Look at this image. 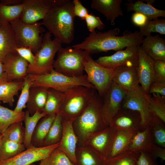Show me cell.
<instances>
[{
  "instance_id": "cell-1",
  "label": "cell",
  "mask_w": 165,
  "mask_h": 165,
  "mask_svg": "<svg viewBox=\"0 0 165 165\" xmlns=\"http://www.w3.org/2000/svg\"><path fill=\"white\" fill-rule=\"evenodd\" d=\"M120 29L116 28L104 32L90 33L82 42L72 46V48L85 51L89 54L119 51L133 45L140 46L144 38L139 31H126L118 36Z\"/></svg>"
},
{
  "instance_id": "cell-2",
  "label": "cell",
  "mask_w": 165,
  "mask_h": 165,
  "mask_svg": "<svg viewBox=\"0 0 165 165\" xmlns=\"http://www.w3.org/2000/svg\"><path fill=\"white\" fill-rule=\"evenodd\" d=\"M73 9L71 0H52L50 9L42 20V25L62 43L70 44L74 38Z\"/></svg>"
},
{
  "instance_id": "cell-3",
  "label": "cell",
  "mask_w": 165,
  "mask_h": 165,
  "mask_svg": "<svg viewBox=\"0 0 165 165\" xmlns=\"http://www.w3.org/2000/svg\"><path fill=\"white\" fill-rule=\"evenodd\" d=\"M102 99L94 90L86 108L73 121V127L78 140L77 146L84 145L91 135L108 127L102 113Z\"/></svg>"
},
{
  "instance_id": "cell-4",
  "label": "cell",
  "mask_w": 165,
  "mask_h": 165,
  "mask_svg": "<svg viewBox=\"0 0 165 165\" xmlns=\"http://www.w3.org/2000/svg\"><path fill=\"white\" fill-rule=\"evenodd\" d=\"M27 76L31 80V87L42 86L54 89L64 93L78 86L95 89L88 82L86 75L78 77H69L59 73L53 69L46 74L41 75L28 74Z\"/></svg>"
},
{
  "instance_id": "cell-5",
  "label": "cell",
  "mask_w": 165,
  "mask_h": 165,
  "mask_svg": "<svg viewBox=\"0 0 165 165\" xmlns=\"http://www.w3.org/2000/svg\"><path fill=\"white\" fill-rule=\"evenodd\" d=\"M94 90L78 86L64 92V99L58 113L63 119L73 122L86 108Z\"/></svg>"
},
{
  "instance_id": "cell-6",
  "label": "cell",
  "mask_w": 165,
  "mask_h": 165,
  "mask_svg": "<svg viewBox=\"0 0 165 165\" xmlns=\"http://www.w3.org/2000/svg\"><path fill=\"white\" fill-rule=\"evenodd\" d=\"M48 31L43 36L40 48L35 55L34 62L28 65V74L41 75L50 72L53 68L54 58L62 47V43L54 38Z\"/></svg>"
},
{
  "instance_id": "cell-7",
  "label": "cell",
  "mask_w": 165,
  "mask_h": 165,
  "mask_svg": "<svg viewBox=\"0 0 165 165\" xmlns=\"http://www.w3.org/2000/svg\"><path fill=\"white\" fill-rule=\"evenodd\" d=\"M57 53V57L53 64L55 71L69 77L83 75V61L89 53L84 50L72 47H62Z\"/></svg>"
},
{
  "instance_id": "cell-8",
  "label": "cell",
  "mask_w": 165,
  "mask_h": 165,
  "mask_svg": "<svg viewBox=\"0 0 165 165\" xmlns=\"http://www.w3.org/2000/svg\"><path fill=\"white\" fill-rule=\"evenodd\" d=\"M14 32L17 47L31 49L35 54L40 48L45 31L42 22L33 24L23 22L19 18L9 23Z\"/></svg>"
},
{
  "instance_id": "cell-9",
  "label": "cell",
  "mask_w": 165,
  "mask_h": 165,
  "mask_svg": "<svg viewBox=\"0 0 165 165\" xmlns=\"http://www.w3.org/2000/svg\"><path fill=\"white\" fill-rule=\"evenodd\" d=\"M83 63L88 82L94 87L102 98L112 82L114 69L101 66L94 60L89 54L86 56Z\"/></svg>"
},
{
  "instance_id": "cell-10",
  "label": "cell",
  "mask_w": 165,
  "mask_h": 165,
  "mask_svg": "<svg viewBox=\"0 0 165 165\" xmlns=\"http://www.w3.org/2000/svg\"><path fill=\"white\" fill-rule=\"evenodd\" d=\"M146 94L141 86H137L127 92L122 102L121 107L138 112L141 118L143 130L148 126L151 117L148 108Z\"/></svg>"
},
{
  "instance_id": "cell-11",
  "label": "cell",
  "mask_w": 165,
  "mask_h": 165,
  "mask_svg": "<svg viewBox=\"0 0 165 165\" xmlns=\"http://www.w3.org/2000/svg\"><path fill=\"white\" fill-rule=\"evenodd\" d=\"M127 92L112 82L108 90L102 98L101 111L104 120L108 126L114 116L121 107Z\"/></svg>"
},
{
  "instance_id": "cell-12",
  "label": "cell",
  "mask_w": 165,
  "mask_h": 165,
  "mask_svg": "<svg viewBox=\"0 0 165 165\" xmlns=\"http://www.w3.org/2000/svg\"><path fill=\"white\" fill-rule=\"evenodd\" d=\"M140 46H128L125 50L118 51L112 55L100 57L95 61L104 67L112 69L124 65L137 67Z\"/></svg>"
},
{
  "instance_id": "cell-13",
  "label": "cell",
  "mask_w": 165,
  "mask_h": 165,
  "mask_svg": "<svg viewBox=\"0 0 165 165\" xmlns=\"http://www.w3.org/2000/svg\"><path fill=\"white\" fill-rule=\"evenodd\" d=\"M59 144L40 147L31 145L28 148L12 158L0 160V165H29L46 158Z\"/></svg>"
},
{
  "instance_id": "cell-14",
  "label": "cell",
  "mask_w": 165,
  "mask_h": 165,
  "mask_svg": "<svg viewBox=\"0 0 165 165\" xmlns=\"http://www.w3.org/2000/svg\"><path fill=\"white\" fill-rule=\"evenodd\" d=\"M51 0H23V9L20 19L30 24L43 20L50 9Z\"/></svg>"
},
{
  "instance_id": "cell-15",
  "label": "cell",
  "mask_w": 165,
  "mask_h": 165,
  "mask_svg": "<svg viewBox=\"0 0 165 165\" xmlns=\"http://www.w3.org/2000/svg\"><path fill=\"white\" fill-rule=\"evenodd\" d=\"M116 131L115 129L108 126L91 135L84 145L93 149L106 160L110 151Z\"/></svg>"
},
{
  "instance_id": "cell-16",
  "label": "cell",
  "mask_w": 165,
  "mask_h": 165,
  "mask_svg": "<svg viewBox=\"0 0 165 165\" xmlns=\"http://www.w3.org/2000/svg\"><path fill=\"white\" fill-rule=\"evenodd\" d=\"M2 61L8 81H23L27 76L28 63L15 50L7 55Z\"/></svg>"
},
{
  "instance_id": "cell-17",
  "label": "cell",
  "mask_w": 165,
  "mask_h": 165,
  "mask_svg": "<svg viewBox=\"0 0 165 165\" xmlns=\"http://www.w3.org/2000/svg\"><path fill=\"white\" fill-rule=\"evenodd\" d=\"M140 113L136 111L121 108L113 118L109 126L116 130H126L135 132L143 130Z\"/></svg>"
},
{
  "instance_id": "cell-18",
  "label": "cell",
  "mask_w": 165,
  "mask_h": 165,
  "mask_svg": "<svg viewBox=\"0 0 165 165\" xmlns=\"http://www.w3.org/2000/svg\"><path fill=\"white\" fill-rule=\"evenodd\" d=\"M154 61L140 46L137 71L139 84L147 94L149 86L154 79Z\"/></svg>"
},
{
  "instance_id": "cell-19",
  "label": "cell",
  "mask_w": 165,
  "mask_h": 165,
  "mask_svg": "<svg viewBox=\"0 0 165 165\" xmlns=\"http://www.w3.org/2000/svg\"><path fill=\"white\" fill-rule=\"evenodd\" d=\"M72 122L63 119L62 134L57 148L64 152L74 165H77L76 152L78 140L73 127Z\"/></svg>"
},
{
  "instance_id": "cell-20",
  "label": "cell",
  "mask_w": 165,
  "mask_h": 165,
  "mask_svg": "<svg viewBox=\"0 0 165 165\" xmlns=\"http://www.w3.org/2000/svg\"><path fill=\"white\" fill-rule=\"evenodd\" d=\"M136 66L124 65L114 69L112 82L127 92L135 88L139 84Z\"/></svg>"
},
{
  "instance_id": "cell-21",
  "label": "cell",
  "mask_w": 165,
  "mask_h": 165,
  "mask_svg": "<svg viewBox=\"0 0 165 165\" xmlns=\"http://www.w3.org/2000/svg\"><path fill=\"white\" fill-rule=\"evenodd\" d=\"M122 2V0H92L91 7L103 14L114 25L116 18L123 15L121 7Z\"/></svg>"
},
{
  "instance_id": "cell-22",
  "label": "cell",
  "mask_w": 165,
  "mask_h": 165,
  "mask_svg": "<svg viewBox=\"0 0 165 165\" xmlns=\"http://www.w3.org/2000/svg\"><path fill=\"white\" fill-rule=\"evenodd\" d=\"M17 47L15 35L11 24L1 19L0 61L8 54L15 51Z\"/></svg>"
},
{
  "instance_id": "cell-23",
  "label": "cell",
  "mask_w": 165,
  "mask_h": 165,
  "mask_svg": "<svg viewBox=\"0 0 165 165\" xmlns=\"http://www.w3.org/2000/svg\"><path fill=\"white\" fill-rule=\"evenodd\" d=\"M140 46L154 61H165V40L158 35L143 38Z\"/></svg>"
},
{
  "instance_id": "cell-24",
  "label": "cell",
  "mask_w": 165,
  "mask_h": 165,
  "mask_svg": "<svg viewBox=\"0 0 165 165\" xmlns=\"http://www.w3.org/2000/svg\"><path fill=\"white\" fill-rule=\"evenodd\" d=\"M155 145L148 126L143 130L137 132L133 135L128 150L138 153L149 152Z\"/></svg>"
},
{
  "instance_id": "cell-25",
  "label": "cell",
  "mask_w": 165,
  "mask_h": 165,
  "mask_svg": "<svg viewBox=\"0 0 165 165\" xmlns=\"http://www.w3.org/2000/svg\"><path fill=\"white\" fill-rule=\"evenodd\" d=\"M23 80L8 81L7 74L4 72L0 79V101L13 106L14 97L18 95L21 89Z\"/></svg>"
},
{
  "instance_id": "cell-26",
  "label": "cell",
  "mask_w": 165,
  "mask_h": 165,
  "mask_svg": "<svg viewBox=\"0 0 165 165\" xmlns=\"http://www.w3.org/2000/svg\"><path fill=\"white\" fill-rule=\"evenodd\" d=\"M48 89L42 86L32 87L30 88L26 108L31 116L37 111L43 112L47 100Z\"/></svg>"
},
{
  "instance_id": "cell-27",
  "label": "cell",
  "mask_w": 165,
  "mask_h": 165,
  "mask_svg": "<svg viewBox=\"0 0 165 165\" xmlns=\"http://www.w3.org/2000/svg\"><path fill=\"white\" fill-rule=\"evenodd\" d=\"M136 132L126 130H116L109 159L120 155L128 150L133 135Z\"/></svg>"
},
{
  "instance_id": "cell-28",
  "label": "cell",
  "mask_w": 165,
  "mask_h": 165,
  "mask_svg": "<svg viewBox=\"0 0 165 165\" xmlns=\"http://www.w3.org/2000/svg\"><path fill=\"white\" fill-rule=\"evenodd\" d=\"M77 165H106L105 160L97 152L86 145L77 146Z\"/></svg>"
},
{
  "instance_id": "cell-29",
  "label": "cell",
  "mask_w": 165,
  "mask_h": 165,
  "mask_svg": "<svg viewBox=\"0 0 165 165\" xmlns=\"http://www.w3.org/2000/svg\"><path fill=\"white\" fill-rule=\"evenodd\" d=\"M56 115V114L47 115L39 120L33 133L31 145L37 147H43L44 141Z\"/></svg>"
},
{
  "instance_id": "cell-30",
  "label": "cell",
  "mask_w": 165,
  "mask_h": 165,
  "mask_svg": "<svg viewBox=\"0 0 165 165\" xmlns=\"http://www.w3.org/2000/svg\"><path fill=\"white\" fill-rule=\"evenodd\" d=\"M127 10L134 11L145 15L148 20L158 18L160 17H165V11L156 8L152 5L145 3L143 0L133 1L130 0L125 3Z\"/></svg>"
},
{
  "instance_id": "cell-31",
  "label": "cell",
  "mask_w": 165,
  "mask_h": 165,
  "mask_svg": "<svg viewBox=\"0 0 165 165\" xmlns=\"http://www.w3.org/2000/svg\"><path fill=\"white\" fill-rule=\"evenodd\" d=\"M46 114L44 112L37 111L34 115L30 116L28 111L25 112L24 121L25 125V135L23 144L26 149L28 148L31 145L32 135L38 122Z\"/></svg>"
},
{
  "instance_id": "cell-32",
  "label": "cell",
  "mask_w": 165,
  "mask_h": 165,
  "mask_svg": "<svg viewBox=\"0 0 165 165\" xmlns=\"http://www.w3.org/2000/svg\"><path fill=\"white\" fill-rule=\"evenodd\" d=\"M0 101V135L3 134L12 124L23 121L25 112H17L1 105Z\"/></svg>"
},
{
  "instance_id": "cell-33",
  "label": "cell",
  "mask_w": 165,
  "mask_h": 165,
  "mask_svg": "<svg viewBox=\"0 0 165 165\" xmlns=\"http://www.w3.org/2000/svg\"><path fill=\"white\" fill-rule=\"evenodd\" d=\"M64 93L49 88L46 102L43 112L46 115L58 113L64 101Z\"/></svg>"
},
{
  "instance_id": "cell-34",
  "label": "cell",
  "mask_w": 165,
  "mask_h": 165,
  "mask_svg": "<svg viewBox=\"0 0 165 165\" xmlns=\"http://www.w3.org/2000/svg\"><path fill=\"white\" fill-rule=\"evenodd\" d=\"M155 144L165 148V125L157 117L152 115L148 125Z\"/></svg>"
},
{
  "instance_id": "cell-35",
  "label": "cell",
  "mask_w": 165,
  "mask_h": 165,
  "mask_svg": "<svg viewBox=\"0 0 165 165\" xmlns=\"http://www.w3.org/2000/svg\"><path fill=\"white\" fill-rule=\"evenodd\" d=\"M26 149L23 144L3 138L0 146V160L13 157Z\"/></svg>"
},
{
  "instance_id": "cell-36",
  "label": "cell",
  "mask_w": 165,
  "mask_h": 165,
  "mask_svg": "<svg viewBox=\"0 0 165 165\" xmlns=\"http://www.w3.org/2000/svg\"><path fill=\"white\" fill-rule=\"evenodd\" d=\"M151 114L165 123V97L155 94H146Z\"/></svg>"
},
{
  "instance_id": "cell-37",
  "label": "cell",
  "mask_w": 165,
  "mask_h": 165,
  "mask_svg": "<svg viewBox=\"0 0 165 165\" xmlns=\"http://www.w3.org/2000/svg\"><path fill=\"white\" fill-rule=\"evenodd\" d=\"M63 119L59 113L56 116L47 135L45 139L43 147L60 143L63 132Z\"/></svg>"
},
{
  "instance_id": "cell-38",
  "label": "cell",
  "mask_w": 165,
  "mask_h": 165,
  "mask_svg": "<svg viewBox=\"0 0 165 165\" xmlns=\"http://www.w3.org/2000/svg\"><path fill=\"white\" fill-rule=\"evenodd\" d=\"M57 147L46 158L41 160L39 165H75L64 152Z\"/></svg>"
},
{
  "instance_id": "cell-39",
  "label": "cell",
  "mask_w": 165,
  "mask_h": 165,
  "mask_svg": "<svg viewBox=\"0 0 165 165\" xmlns=\"http://www.w3.org/2000/svg\"><path fill=\"white\" fill-rule=\"evenodd\" d=\"M22 121L15 122L10 125L4 133L3 138L17 143L23 144L25 128Z\"/></svg>"
},
{
  "instance_id": "cell-40",
  "label": "cell",
  "mask_w": 165,
  "mask_h": 165,
  "mask_svg": "<svg viewBox=\"0 0 165 165\" xmlns=\"http://www.w3.org/2000/svg\"><path fill=\"white\" fill-rule=\"evenodd\" d=\"M139 31L143 37L150 36L152 32L158 33L165 35V20L157 18L148 20L144 26L139 27Z\"/></svg>"
},
{
  "instance_id": "cell-41",
  "label": "cell",
  "mask_w": 165,
  "mask_h": 165,
  "mask_svg": "<svg viewBox=\"0 0 165 165\" xmlns=\"http://www.w3.org/2000/svg\"><path fill=\"white\" fill-rule=\"evenodd\" d=\"M140 153L130 151L105 160L106 165H136Z\"/></svg>"
},
{
  "instance_id": "cell-42",
  "label": "cell",
  "mask_w": 165,
  "mask_h": 165,
  "mask_svg": "<svg viewBox=\"0 0 165 165\" xmlns=\"http://www.w3.org/2000/svg\"><path fill=\"white\" fill-rule=\"evenodd\" d=\"M23 9L22 4L13 5H5L0 4V18L8 22L20 18Z\"/></svg>"
},
{
  "instance_id": "cell-43",
  "label": "cell",
  "mask_w": 165,
  "mask_h": 165,
  "mask_svg": "<svg viewBox=\"0 0 165 165\" xmlns=\"http://www.w3.org/2000/svg\"><path fill=\"white\" fill-rule=\"evenodd\" d=\"M23 81L24 83L21 89V93L14 110L17 112L23 111V109L26 108L31 86V80L27 75L24 78Z\"/></svg>"
},
{
  "instance_id": "cell-44",
  "label": "cell",
  "mask_w": 165,
  "mask_h": 165,
  "mask_svg": "<svg viewBox=\"0 0 165 165\" xmlns=\"http://www.w3.org/2000/svg\"><path fill=\"white\" fill-rule=\"evenodd\" d=\"M84 20L87 28L90 33L94 32L96 28L100 30H102L105 26L99 17L96 16L92 13H89Z\"/></svg>"
},
{
  "instance_id": "cell-45",
  "label": "cell",
  "mask_w": 165,
  "mask_h": 165,
  "mask_svg": "<svg viewBox=\"0 0 165 165\" xmlns=\"http://www.w3.org/2000/svg\"><path fill=\"white\" fill-rule=\"evenodd\" d=\"M153 68L154 74L153 80L165 81V61H154Z\"/></svg>"
},
{
  "instance_id": "cell-46",
  "label": "cell",
  "mask_w": 165,
  "mask_h": 165,
  "mask_svg": "<svg viewBox=\"0 0 165 165\" xmlns=\"http://www.w3.org/2000/svg\"><path fill=\"white\" fill-rule=\"evenodd\" d=\"M155 94L165 97V81L153 80L150 84L148 94Z\"/></svg>"
},
{
  "instance_id": "cell-47",
  "label": "cell",
  "mask_w": 165,
  "mask_h": 165,
  "mask_svg": "<svg viewBox=\"0 0 165 165\" xmlns=\"http://www.w3.org/2000/svg\"><path fill=\"white\" fill-rule=\"evenodd\" d=\"M73 12L74 16H78L82 20H84L85 17L89 14L88 9L82 4L79 0H73Z\"/></svg>"
},
{
  "instance_id": "cell-48",
  "label": "cell",
  "mask_w": 165,
  "mask_h": 165,
  "mask_svg": "<svg viewBox=\"0 0 165 165\" xmlns=\"http://www.w3.org/2000/svg\"><path fill=\"white\" fill-rule=\"evenodd\" d=\"M15 51L28 62L29 65H31L34 62L35 55L30 48L25 47H17L15 49Z\"/></svg>"
},
{
  "instance_id": "cell-49",
  "label": "cell",
  "mask_w": 165,
  "mask_h": 165,
  "mask_svg": "<svg viewBox=\"0 0 165 165\" xmlns=\"http://www.w3.org/2000/svg\"><path fill=\"white\" fill-rule=\"evenodd\" d=\"M136 165H157L155 159L148 152L140 153Z\"/></svg>"
},
{
  "instance_id": "cell-50",
  "label": "cell",
  "mask_w": 165,
  "mask_h": 165,
  "mask_svg": "<svg viewBox=\"0 0 165 165\" xmlns=\"http://www.w3.org/2000/svg\"><path fill=\"white\" fill-rule=\"evenodd\" d=\"M131 20L132 23L135 25L139 27L144 26L148 20L145 15L137 12H135L132 14Z\"/></svg>"
},
{
  "instance_id": "cell-51",
  "label": "cell",
  "mask_w": 165,
  "mask_h": 165,
  "mask_svg": "<svg viewBox=\"0 0 165 165\" xmlns=\"http://www.w3.org/2000/svg\"><path fill=\"white\" fill-rule=\"evenodd\" d=\"M153 158H159L162 161L165 160V148L155 145L149 152Z\"/></svg>"
},
{
  "instance_id": "cell-52",
  "label": "cell",
  "mask_w": 165,
  "mask_h": 165,
  "mask_svg": "<svg viewBox=\"0 0 165 165\" xmlns=\"http://www.w3.org/2000/svg\"><path fill=\"white\" fill-rule=\"evenodd\" d=\"M23 0H0V4L5 5L13 6L22 4Z\"/></svg>"
},
{
  "instance_id": "cell-53",
  "label": "cell",
  "mask_w": 165,
  "mask_h": 165,
  "mask_svg": "<svg viewBox=\"0 0 165 165\" xmlns=\"http://www.w3.org/2000/svg\"><path fill=\"white\" fill-rule=\"evenodd\" d=\"M3 64L2 61H0V79L2 77L4 72Z\"/></svg>"
},
{
  "instance_id": "cell-54",
  "label": "cell",
  "mask_w": 165,
  "mask_h": 165,
  "mask_svg": "<svg viewBox=\"0 0 165 165\" xmlns=\"http://www.w3.org/2000/svg\"><path fill=\"white\" fill-rule=\"evenodd\" d=\"M3 136H4V133L0 135V146L1 143V141H2V138H3Z\"/></svg>"
},
{
  "instance_id": "cell-55",
  "label": "cell",
  "mask_w": 165,
  "mask_h": 165,
  "mask_svg": "<svg viewBox=\"0 0 165 165\" xmlns=\"http://www.w3.org/2000/svg\"><path fill=\"white\" fill-rule=\"evenodd\" d=\"M29 165H36L35 164H34V163H32L30 164Z\"/></svg>"
},
{
  "instance_id": "cell-56",
  "label": "cell",
  "mask_w": 165,
  "mask_h": 165,
  "mask_svg": "<svg viewBox=\"0 0 165 165\" xmlns=\"http://www.w3.org/2000/svg\"><path fill=\"white\" fill-rule=\"evenodd\" d=\"M0 21H1V18H0Z\"/></svg>"
}]
</instances>
